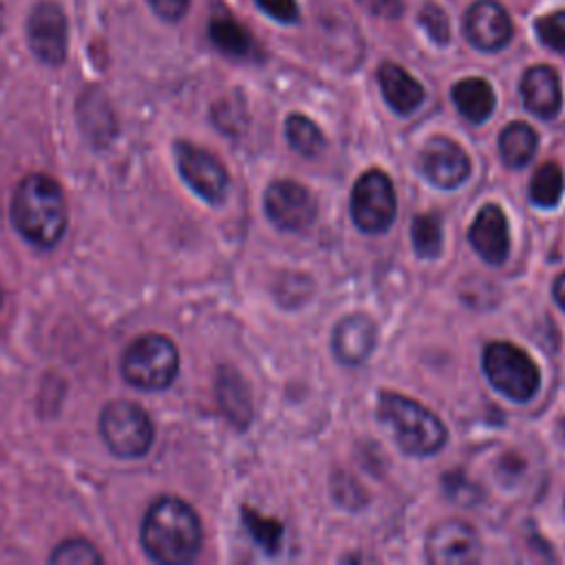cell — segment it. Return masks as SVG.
I'll return each mask as SVG.
<instances>
[{"instance_id":"obj_1","label":"cell","mask_w":565,"mask_h":565,"mask_svg":"<svg viewBox=\"0 0 565 565\" xmlns=\"http://www.w3.org/2000/svg\"><path fill=\"white\" fill-rule=\"evenodd\" d=\"M141 545L157 563H188L201 547V521L185 501L161 497L143 516Z\"/></svg>"},{"instance_id":"obj_2","label":"cell","mask_w":565,"mask_h":565,"mask_svg":"<svg viewBox=\"0 0 565 565\" xmlns=\"http://www.w3.org/2000/svg\"><path fill=\"white\" fill-rule=\"evenodd\" d=\"M15 230L38 247H53L66 232L68 214L60 183L46 174L24 177L11 199Z\"/></svg>"},{"instance_id":"obj_3","label":"cell","mask_w":565,"mask_h":565,"mask_svg":"<svg viewBox=\"0 0 565 565\" xmlns=\"http://www.w3.org/2000/svg\"><path fill=\"white\" fill-rule=\"evenodd\" d=\"M377 417L393 433L406 455L428 457L444 448L446 428L441 419L419 402L393 391L377 393Z\"/></svg>"},{"instance_id":"obj_4","label":"cell","mask_w":565,"mask_h":565,"mask_svg":"<svg viewBox=\"0 0 565 565\" xmlns=\"http://www.w3.org/2000/svg\"><path fill=\"white\" fill-rule=\"evenodd\" d=\"M179 373V351L172 340L159 333L139 335L121 358V375L141 391L168 388Z\"/></svg>"},{"instance_id":"obj_5","label":"cell","mask_w":565,"mask_h":565,"mask_svg":"<svg viewBox=\"0 0 565 565\" xmlns=\"http://www.w3.org/2000/svg\"><path fill=\"white\" fill-rule=\"evenodd\" d=\"M483 373L488 382L512 402H527L534 397L541 373L534 360L510 342H490L483 349Z\"/></svg>"},{"instance_id":"obj_6","label":"cell","mask_w":565,"mask_h":565,"mask_svg":"<svg viewBox=\"0 0 565 565\" xmlns=\"http://www.w3.org/2000/svg\"><path fill=\"white\" fill-rule=\"evenodd\" d=\"M99 433L108 450L124 459H135L148 452L154 439V428L148 413L135 402H108L99 417Z\"/></svg>"},{"instance_id":"obj_7","label":"cell","mask_w":565,"mask_h":565,"mask_svg":"<svg viewBox=\"0 0 565 565\" xmlns=\"http://www.w3.org/2000/svg\"><path fill=\"white\" fill-rule=\"evenodd\" d=\"M395 190L386 172H364L351 194V216L362 232L380 234L395 218Z\"/></svg>"},{"instance_id":"obj_8","label":"cell","mask_w":565,"mask_h":565,"mask_svg":"<svg viewBox=\"0 0 565 565\" xmlns=\"http://www.w3.org/2000/svg\"><path fill=\"white\" fill-rule=\"evenodd\" d=\"M174 157H177V168L183 181L201 199H205L207 203L223 201L230 185V177L223 163L214 154L188 141H179L174 146Z\"/></svg>"},{"instance_id":"obj_9","label":"cell","mask_w":565,"mask_h":565,"mask_svg":"<svg viewBox=\"0 0 565 565\" xmlns=\"http://www.w3.org/2000/svg\"><path fill=\"white\" fill-rule=\"evenodd\" d=\"M265 212L269 221L282 232L307 230L318 214L313 194L296 181H274L265 192Z\"/></svg>"},{"instance_id":"obj_10","label":"cell","mask_w":565,"mask_h":565,"mask_svg":"<svg viewBox=\"0 0 565 565\" xmlns=\"http://www.w3.org/2000/svg\"><path fill=\"white\" fill-rule=\"evenodd\" d=\"M26 38L31 51L51 66H57L66 57L68 29L66 15L57 2H40L26 22Z\"/></svg>"},{"instance_id":"obj_11","label":"cell","mask_w":565,"mask_h":565,"mask_svg":"<svg viewBox=\"0 0 565 565\" xmlns=\"http://www.w3.org/2000/svg\"><path fill=\"white\" fill-rule=\"evenodd\" d=\"M426 556L435 565H468L481 556L477 532L457 519L437 523L426 539Z\"/></svg>"},{"instance_id":"obj_12","label":"cell","mask_w":565,"mask_h":565,"mask_svg":"<svg viewBox=\"0 0 565 565\" xmlns=\"http://www.w3.org/2000/svg\"><path fill=\"white\" fill-rule=\"evenodd\" d=\"M463 33L475 49L494 53L512 38L510 13L497 0H477L463 15Z\"/></svg>"},{"instance_id":"obj_13","label":"cell","mask_w":565,"mask_h":565,"mask_svg":"<svg viewBox=\"0 0 565 565\" xmlns=\"http://www.w3.org/2000/svg\"><path fill=\"white\" fill-rule=\"evenodd\" d=\"M422 172L437 188L452 190L468 179L470 161L459 143L446 137H435L422 150Z\"/></svg>"},{"instance_id":"obj_14","label":"cell","mask_w":565,"mask_h":565,"mask_svg":"<svg viewBox=\"0 0 565 565\" xmlns=\"http://www.w3.org/2000/svg\"><path fill=\"white\" fill-rule=\"evenodd\" d=\"M468 238L488 265H503L510 252V230L501 207L494 203L483 205L468 230Z\"/></svg>"},{"instance_id":"obj_15","label":"cell","mask_w":565,"mask_h":565,"mask_svg":"<svg viewBox=\"0 0 565 565\" xmlns=\"http://www.w3.org/2000/svg\"><path fill=\"white\" fill-rule=\"evenodd\" d=\"M521 97L532 115L541 119L556 117L563 99L558 73L547 64L530 66L521 77Z\"/></svg>"},{"instance_id":"obj_16","label":"cell","mask_w":565,"mask_h":565,"mask_svg":"<svg viewBox=\"0 0 565 565\" xmlns=\"http://www.w3.org/2000/svg\"><path fill=\"white\" fill-rule=\"evenodd\" d=\"M377 331L369 316L353 313L338 322L333 331V351L344 364H362L375 349Z\"/></svg>"},{"instance_id":"obj_17","label":"cell","mask_w":565,"mask_h":565,"mask_svg":"<svg viewBox=\"0 0 565 565\" xmlns=\"http://www.w3.org/2000/svg\"><path fill=\"white\" fill-rule=\"evenodd\" d=\"M377 82L386 104L399 115L413 113L424 102L422 84L413 75H408V71L393 62H384L377 68Z\"/></svg>"},{"instance_id":"obj_18","label":"cell","mask_w":565,"mask_h":565,"mask_svg":"<svg viewBox=\"0 0 565 565\" xmlns=\"http://www.w3.org/2000/svg\"><path fill=\"white\" fill-rule=\"evenodd\" d=\"M452 102L457 110L472 124L486 121L494 110V90L481 77H466L452 86Z\"/></svg>"},{"instance_id":"obj_19","label":"cell","mask_w":565,"mask_h":565,"mask_svg":"<svg viewBox=\"0 0 565 565\" xmlns=\"http://www.w3.org/2000/svg\"><path fill=\"white\" fill-rule=\"evenodd\" d=\"M216 395L227 419L234 426L245 428L252 419V397L243 377L232 369H223L216 380Z\"/></svg>"},{"instance_id":"obj_20","label":"cell","mask_w":565,"mask_h":565,"mask_svg":"<svg viewBox=\"0 0 565 565\" xmlns=\"http://www.w3.org/2000/svg\"><path fill=\"white\" fill-rule=\"evenodd\" d=\"M536 146V130L525 121H512L499 135V152L510 168H523L534 157Z\"/></svg>"},{"instance_id":"obj_21","label":"cell","mask_w":565,"mask_h":565,"mask_svg":"<svg viewBox=\"0 0 565 565\" xmlns=\"http://www.w3.org/2000/svg\"><path fill=\"white\" fill-rule=\"evenodd\" d=\"M210 40L221 53L230 57H245L254 49V42L247 29L236 20H232L230 15H216L210 22Z\"/></svg>"},{"instance_id":"obj_22","label":"cell","mask_w":565,"mask_h":565,"mask_svg":"<svg viewBox=\"0 0 565 565\" xmlns=\"http://www.w3.org/2000/svg\"><path fill=\"white\" fill-rule=\"evenodd\" d=\"M285 132H287L289 146L302 157H316L324 146V137L320 128L305 115H298V113L289 115L285 121Z\"/></svg>"},{"instance_id":"obj_23","label":"cell","mask_w":565,"mask_h":565,"mask_svg":"<svg viewBox=\"0 0 565 565\" xmlns=\"http://www.w3.org/2000/svg\"><path fill=\"white\" fill-rule=\"evenodd\" d=\"M413 249L422 258H437L444 243L441 218L437 214H417L411 223Z\"/></svg>"},{"instance_id":"obj_24","label":"cell","mask_w":565,"mask_h":565,"mask_svg":"<svg viewBox=\"0 0 565 565\" xmlns=\"http://www.w3.org/2000/svg\"><path fill=\"white\" fill-rule=\"evenodd\" d=\"M563 194V172L558 163L547 161L543 163L530 183V196L541 207H554Z\"/></svg>"},{"instance_id":"obj_25","label":"cell","mask_w":565,"mask_h":565,"mask_svg":"<svg viewBox=\"0 0 565 565\" xmlns=\"http://www.w3.org/2000/svg\"><path fill=\"white\" fill-rule=\"evenodd\" d=\"M243 525L247 527L249 536L269 554L278 552L282 541V525L276 519L263 516L249 508H243Z\"/></svg>"},{"instance_id":"obj_26","label":"cell","mask_w":565,"mask_h":565,"mask_svg":"<svg viewBox=\"0 0 565 565\" xmlns=\"http://www.w3.org/2000/svg\"><path fill=\"white\" fill-rule=\"evenodd\" d=\"M51 563L55 565H93V563H102V554L82 539H71L60 543L53 552H51Z\"/></svg>"},{"instance_id":"obj_27","label":"cell","mask_w":565,"mask_h":565,"mask_svg":"<svg viewBox=\"0 0 565 565\" xmlns=\"http://www.w3.org/2000/svg\"><path fill=\"white\" fill-rule=\"evenodd\" d=\"M536 35L539 40L552 49L565 53V11H552L547 15H541L536 22Z\"/></svg>"},{"instance_id":"obj_28","label":"cell","mask_w":565,"mask_h":565,"mask_svg":"<svg viewBox=\"0 0 565 565\" xmlns=\"http://www.w3.org/2000/svg\"><path fill=\"white\" fill-rule=\"evenodd\" d=\"M419 24L424 26V31L428 33V38L433 42H437L439 46L448 44L450 40V22H448V15L444 13V9H439L437 4H426L419 15H417Z\"/></svg>"},{"instance_id":"obj_29","label":"cell","mask_w":565,"mask_h":565,"mask_svg":"<svg viewBox=\"0 0 565 565\" xmlns=\"http://www.w3.org/2000/svg\"><path fill=\"white\" fill-rule=\"evenodd\" d=\"M444 488H446V494L452 499V501H457V503H472L475 499H479V492H477V488L466 479V477H461V475H446L444 477Z\"/></svg>"},{"instance_id":"obj_30","label":"cell","mask_w":565,"mask_h":565,"mask_svg":"<svg viewBox=\"0 0 565 565\" xmlns=\"http://www.w3.org/2000/svg\"><path fill=\"white\" fill-rule=\"evenodd\" d=\"M256 4L282 24H291L298 20V4L296 0H256Z\"/></svg>"},{"instance_id":"obj_31","label":"cell","mask_w":565,"mask_h":565,"mask_svg":"<svg viewBox=\"0 0 565 565\" xmlns=\"http://www.w3.org/2000/svg\"><path fill=\"white\" fill-rule=\"evenodd\" d=\"M148 4L152 7V11L168 20V22H177L185 15L188 7H190V0H148Z\"/></svg>"},{"instance_id":"obj_32","label":"cell","mask_w":565,"mask_h":565,"mask_svg":"<svg viewBox=\"0 0 565 565\" xmlns=\"http://www.w3.org/2000/svg\"><path fill=\"white\" fill-rule=\"evenodd\" d=\"M358 4H362V9H366L373 15L397 18L402 13L404 0H358Z\"/></svg>"},{"instance_id":"obj_33","label":"cell","mask_w":565,"mask_h":565,"mask_svg":"<svg viewBox=\"0 0 565 565\" xmlns=\"http://www.w3.org/2000/svg\"><path fill=\"white\" fill-rule=\"evenodd\" d=\"M554 300L565 309V274H561L556 280H554Z\"/></svg>"},{"instance_id":"obj_34","label":"cell","mask_w":565,"mask_h":565,"mask_svg":"<svg viewBox=\"0 0 565 565\" xmlns=\"http://www.w3.org/2000/svg\"><path fill=\"white\" fill-rule=\"evenodd\" d=\"M561 435H563V439H565V417H563V422H561Z\"/></svg>"},{"instance_id":"obj_35","label":"cell","mask_w":565,"mask_h":565,"mask_svg":"<svg viewBox=\"0 0 565 565\" xmlns=\"http://www.w3.org/2000/svg\"><path fill=\"white\" fill-rule=\"evenodd\" d=\"M0 33H2V4H0Z\"/></svg>"},{"instance_id":"obj_36","label":"cell","mask_w":565,"mask_h":565,"mask_svg":"<svg viewBox=\"0 0 565 565\" xmlns=\"http://www.w3.org/2000/svg\"><path fill=\"white\" fill-rule=\"evenodd\" d=\"M0 307H2V291H0Z\"/></svg>"}]
</instances>
